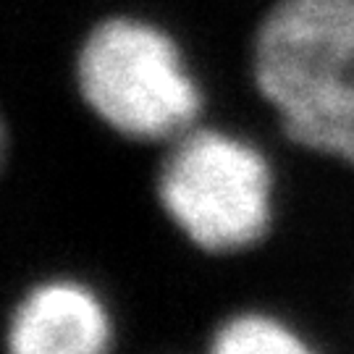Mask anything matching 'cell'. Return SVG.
Segmentation results:
<instances>
[{"mask_svg":"<svg viewBox=\"0 0 354 354\" xmlns=\"http://www.w3.org/2000/svg\"><path fill=\"white\" fill-rule=\"evenodd\" d=\"M76 84L100 121L134 140L181 134L200 111L174 42L124 16L89 29L76 55Z\"/></svg>","mask_w":354,"mask_h":354,"instance_id":"1","label":"cell"},{"mask_svg":"<svg viewBox=\"0 0 354 354\" xmlns=\"http://www.w3.org/2000/svg\"><path fill=\"white\" fill-rule=\"evenodd\" d=\"M252 79L294 145L354 79V0H279L254 29Z\"/></svg>","mask_w":354,"mask_h":354,"instance_id":"2","label":"cell"},{"mask_svg":"<svg viewBox=\"0 0 354 354\" xmlns=\"http://www.w3.org/2000/svg\"><path fill=\"white\" fill-rule=\"evenodd\" d=\"M158 200L205 252H234L263 236L270 176L260 152L213 129L184 134L158 174Z\"/></svg>","mask_w":354,"mask_h":354,"instance_id":"3","label":"cell"},{"mask_svg":"<svg viewBox=\"0 0 354 354\" xmlns=\"http://www.w3.org/2000/svg\"><path fill=\"white\" fill-rule=\"evenodd\" d=\"M108 346V320L87 289L53 281L26 291L8 323L13 354H97Z\"/></svg>","mask_w":354,"mask_h":354,"instance_id":"4","label":"cell"},{"mask_svg":"<svg viewBox=\"0 0 354 354\" xmlns=\"http://www.w3.org/2000/svg\"><path fill=\"white\" fill-rule=\"evenodd\" d=\"M213 354H302L307 344L281 326L279 320L257 313L228 317L221 328H215L210 339Z\"/></svg>","mask_w":354,"mask_h":354,"instance_id":"5","label":"cell"},{"mask_svg":"<svg viewBox=\"0 0 354 354\" xmlns=\"http://www.w3.org/2000/svg\"><path fill=\"white\" fill-rule=\"evenodd\" d=\"M302 147L326 152L342 163L354 165V79L342 95V100L317 121L302 140Z\"/></svg>","mask_w":354,"mask_h":354,"instance_id":"6","label":"cell"}]
</instances>
